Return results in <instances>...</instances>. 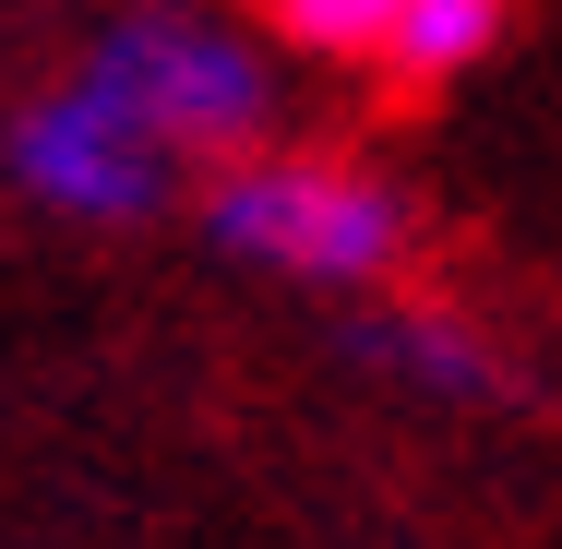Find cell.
Segmentation results:
<instances>
[{"label": "cell", "instance_id": "6", "mask_svg": "<svg viewBox=\"0 0 562 549\" xmlns=\"http://www.w3.org/2000/svg\"><path fill=\"white\" fill-rule=\"evenodd\" d=\"M359 346L395 358V370H419V382H443V394H503V370L479 358V334H454V323H371Z\"/></svg>", "mask_w": 562, "mask_h": 549}, {"label": "cell", "instance_id": "5", "mask_svg": "<svg viewBox=\"0 0 562 549\" xmlns=\"http://www.w3.org/2000/svg\"><path fill=\"white\" fill-rule=\"evenodd\" d=\"M395 12H407V0H263V24H276L288 48H324V60H383Z\"/></svg>", "mask_w": 562, "mask_h": 549}, {"label": "cell", "instance_id": "2", "mask_svg": "<svg viewBox=\"0 0 562 549\" xmlns=\"http://www.w3.org/2000/svg\"><path fill=\"white\" fill-rule=\"evenodd\" d=\"M85 72H97L168 156H180V144H251V119H263V60H251L239 36L180 24V12H132V24H109Z\"/></svg>", "mask_w": 562, "mask_h": 549}, {"label": "cell", "instance_id": "3", "mask_svg": "<svg viewBox=\"0 0 562 549\" xmlns=\"http://www.w3.org/2000/svg\"><path fill=\"white\" fill-rule=\"evenodd\" d=\"M12 180L60 216H144L168 192V144L85 72V84H60V96H36L12 119Z\"/></svg>", "mask_w": 562, "mask_h": 549}, {"label": "cell", "instance_id": "4", "mask_svg": "<svg viewBox=\"0 0 562 549\" xmlns=\"http://www.w3.org/2000/svg\"><path fill=\"white\" fill-rule=\"evenodd\" d=\"M491 36H503V0H407L395 36H383V60H395L407 84H443V72H467Z\"/></svg>", "mask_w": 562, "mask_h": 549}, {"label": "cell", "instance_id": "1", "mask_svg": "<svg viewBox=\"0 0 562 549\" xmlns=\"http://www.w3.org/2000/svg\"><path fill=\"white\" fill-rule=\"evenodd\" d=\"M216 239L276 263V275H336L347 287V275H383L407 251V204L336 156H263V168L216 180Z\"/></svg>", "mask_w": 562, "mask_h": 549}]
</instances>
